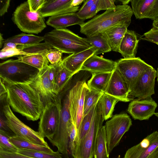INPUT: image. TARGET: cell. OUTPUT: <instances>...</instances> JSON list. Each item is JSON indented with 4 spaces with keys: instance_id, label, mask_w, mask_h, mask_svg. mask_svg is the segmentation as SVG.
I'll use <instances>...</instances> for the list:
<instances>
[{
    "instance_id": "d6a6232c",
    "label": "cell",
    "mask_w": 158,
    "mask_h": 158,
    "mask_svg": "<svg viewBox=\"0 0 158 158\" xmlns=\"http://www.w3.org/2000/svg\"><path fill=\"white\" fill-rule=\"evenodd\" d=\"M103 94L89 88L87 90L84 98L83 117L97 104Z\"/></svg>"
},
{
    "instance_id": "7bdbcfd3",
    "label": "cell",
    "mask_w": 158,
    "mask_h": 158,
    "mask_svg": "<svg viewBox=\"0 0 158 158\" xmlns=\"http://www.w3.org/2000/svg\"><path fill=\"white\" fill-rule=\"evenodd\" d=\"M96 0H84V4L77 13L78 17L82 19L83 17L90 9Z\"/></svg>"
},
{
    "instance_id": "ba28073f",
    "label": "cell",
    "mask_w": 158,
    "mask_h": 158,
    "mask_svg": "<svg viewBox=\"0 0 158 158\" xmlns=\"http://www.w3.org/2000/svg\"><path fill=\"white\" fill-rule=\"evenodd\" d=\"M132 124L130 116L126 113L115 114L106 122L107 148L109 155L118 144L122 137L129 130Z\"/></svg>"
},
{
    "instance_id": "816d5d0a",
    "label": "cell",
    "mask_w": 158,
    "mask_h": 158,
    "mask_svg": "<svg viewBox=\"0 0 158 158\" xmlns=\"http://www.w3.org/2000/svg\"><path fill=\"white\" fill-rule=\"evenodd\" d=\"M0 96H1L6 94V91L4 84L1 80H0Z\"/></svg>"
},
{
    "instance_id": "484cf974",
    "label": "cell",
    "mask_w": 158,
    "mask_h": 158,
    "mask_svg": "<svg viewBox=\"0 0 158 158\" xmlns=\"http://www.w3.org/2000/svg\"><path fill=\"white\" fill-rule=\"evenodd\" d=\"M112 72L93 74L87 84L90 89L105 93L110 80Z\"/></svg>"
},
{
    "instance_id": "f35d334b",
    "label": "cell",
    "mask_w": 158,
    "mask_h": 158,
    "mask_svg": "<svg viewBox=\"0 0 158 158\" xmlns=\"http://www.w3.org/2000/svg\"><path fill=\"white\" fill-rule=\"evenodd\" d=\"M62 53L58 49L52 48L48 51L46 57L50 64H58L62 60Z\"/></svg>"
},
{
    "instance_id": "7c38bea8",
    "label": "cell",
    "mask_w": 158,
    "mask_h": 158,
    "mask_svg": "<svg viewBox=\"0 0 158 158\" xmlns=\"http://www.w3.org/2000/svg\"><path fill=\"white\" fill-rule=\"evenodd\" d=\"M152 67L139 57H136L120 59L116 61V68L123 77L130 92L140 74Z\"/></svg>"
},
{
    "instance_id": "8992f818",
    "label": "cell",
    "mask_w": 158,
    "mask_h": 158,
    "mask_svg": "<svg viewBox=\"0 0 158 158\" xmlns=\"http://www.w3.org/2000/svg\"><path fill=\"white\" fill-rule=\"evenodd\" d=\"M2 103V110L6 118L7 123L15 135L20 137L34 143L46 147H49L43 137L38 131H36L26 125L13 113L5 98H0Z\"/></svg>"
},
{
    "instance_id": "d590c367",
    "label": "cell",
    "mask_w": 158,
    "mask_h": 158,
    "mask_svg": "<svg viewBox=\"0 0 158 158\" xmlns=\"http://www.w3.org/2000/svg\"><path fill=\"white\" fill-rule=\"evenodd\" d=\"M14 136L0 130V150L11 152H17L19 149L12 143L11 137Z\"/></svg>"
},
{
    "instance_id": "8d00e7d4",
    "label": "cell",
    "mask_w": 158,
    "mask_h": 158,
    "mask_svg": "<svg viewBox=\"0 0 158 158\" xmlns=\"http://www.w3.org/2000/svg\"><path fill=\"white\" fill-rule=\"evenodd\" d=\"M17 152L33 158H62L61 154L58 151L53 153H47L24 149H19Z\"/></svg>"
},
{
    "instance_id": "ee69618b",
    "label": "cell",
    "mask_w": 158,
    "mask_h": 158,
    "mask_svg": "<svg viewBox=\"0 0 158 158\" xmlns=\"http://www.w3.org/2000/svg\"><path fill=\"white\" fill-rule=\"evenodd\" d=\"M47 0H28L31 11L37 12L42 7Z\"/></svg>"
},
{
    "instance_id": "d6986e66",
    "label": "cell",
    "mask_w": 158,
    "mask_h": 158,
    "mask_svg": "<svg viewBox=\"0 0 158 158\" xmlns=\"http://www.w3.org/2000/svg\"><path fill=\"white\" fill-rule=\"evenodd\" d=\"M133 14L136 19L158 18V0H131Z\"/></svg>"
},
{
    "instance_id": "8fae6325",
    "label": "cell",
    "mask_w": 158,
    "mask_h": 158,
    "mask_svg": "<svg viewBox=\"0 0 158 158\" xmlns=\"http://www.w3.org/2000/svg\"><path fill=\"white\" fill-rule=\"evenodd\" d=\"M61 102L51 103L44 107L40 117L38 132L44 138L49 139L56 134L59 123Z\"/></svg>"
},
{
    "instance_id": "b9f144b4",
    "label": "cell",
    "mask_w": 158,
    "mask_h": 158,
    "mask_svg": "<svg viewBox=\"0 0 158 158\" xmlns=\"http://www.w3.org/2000/svg\"><path fill=\"white\" fill-rule=\"evenodd\" d=\"M114 0H98L97 7V13L101 10L114 9L116 8Z\"/></svg>"
},
{
    "instance_id": "7402d4cb",
    "label": "cell",
    "mask_w": 158,
    "mask_h": 158,
    "mask_svg": "<svg viewBox=\"0 0 158 158\" xmlns=\"http://www.w3.org/2000/svg\"><path fill=\"white\" fill-rule=\"evenodd\" d=\"M139 40L133 31L127 30L121 41L118 52L123 58L136 57Z\"/></svg>"
},
{
    "instance_id": "277c9868",
    "label": "cell",
    "mask_w": 158,
    "mask_h": 158,
    "mask_svg": "<svg viewBox=\"0 0 158 158\" xmlns=\"http://www.w3.org/2000/svg\"><path fill=\"white\" fill-rule=\"evenodd\" d=\"M12 20L21 31L28 34H38L46 27L44 17L38 12L30 11L27 1L17 7Z\"/></svg>"
},
{
    "instance_id": "db71d44e",
    "label": "cell",
    "mask_w": 158,
    "mask_h": 158,
    "mask_svg": "<svg viewBox=\"0 0 158 158\" xmlns=\"http://www.w3.org/2000/svg\"><path fill=\"white\" fill-rule=\"evenodd\" d=\"M5 39H4L2 36V34L0 33V48H1L3 46V44H4V41Z\"/></svg>"
},
{
    "instance_id": "f907efd6",
    "label": "cell",
    "mask_w": 158,
    "mask_h": 158,
    "mask_svg": "<svg viewBox=\"0 0 158 158\" xmlns=\"http://www.w3.org/2000/svg\"><path fill=\"white\" fill-rule=\"evenodd\" d=\"M18 45V44L13 42L6 43L4 44L2 49H6L10 48H17Z\"/></svg>"
},
{
    "instance_id": "2e32d148",
    "label": "cell",
    "mask_w": 158,
    "mask_h": 158,
    "mask_svg": "<svg viewBox=\"0 0 158 158\" xmlns=\"http://www.w3.org/2000/svg\"><path fill=\"white\" fill-rule=\"evenodd\" d=\"M157 106V104L152 98H137L129 104L127 111L135 120H148L154 114Z\"/></svg>"
},
{
    "instance_id": "7a4b0ae2",
    "label": "cell",
    "mask_w": 158,
    "mask_h": 158,
    "mask_svg": "<svg viewBox=\"0 0 158 158\" xmlns=\"http://www.w3.org/2000/svg\"><path fill=\"white\" fill-rule=\"evenodd\" d=\"M133 14L129 6L118 5L115 8L107 10L84 23L80 26V32L87 37H93L119 24L125 23L129 25Z\"/></svg>"
},
{
    "instance_id": "f1b7e54d",
    "label": "cell",
    "mask_w": 158,
    "mask_h": 158,
    "mask_svg": "<svg viewBox=\"0 0 158 158\" xmlns=\"http://www.w3.org/2000/svg\"><path fill=\"white\" fill-rule=\"evenodd\" d=\"M107 148L106 134L105 125L99 130L97 135L94 155V158H109Z\"/></svg>"
},
{
    "instance_id": "603a6c76",
    "label": "cell",
    "mask_w": 158,
    "mask_h": 158,
    "mask_svg": "<svg viewBox=\"0 0 158 158\" xmlns=\"http://www.w3.org/2000/svg\"><path fill=\"white\" fill-rule=\"evenodd\" d=\"M129 26L127 24L121 23L110 28L101 33L111 51L118 52L121 41Z\"/></svg>"
},
{
    "instance_id": "bcb514c9",
    "label": "cell",
    "mask_w": 158,
    "mask_h": 158,
    "mask_svg": "<svg viewBox=\"0 0 158 158\" xmlns=\"http://www.w3.org/2000/svg\"><path fill=\"white\" fill-rule=\"evenodd\" d=\"M57 65L58 64H50L49 65V78L50 81L53 85L54 88L55 85V80L57 74Z\"/></svg>"
},
{
    "instance_id": "52a82bcc",
    "label": "cell",
    "mask_w": 158,
    "mask_h": 158,
    "mask_svg": "<svg viewBox=\"0 0 158 158\" xmlns=\"http://www.w3.org/2000/svg\"><path fill=\"white\" fill-rule=\"evenodd\" d=\"M48 69L49 65L24 81L28 83L38 93L44 106L49 103L61 102L60 95L56 93L49 78Z\"/></svg>"
},
{
    "instance_id": "3957f363",
    "label": "cell",
    "mask_w": 158,
    "mask_h": 158,
    "mask_svg": "<svg viewBox=\"0 0 158 158\" xmlns=\"http://www.w3.org/2000/svg\"><path fill=\"white\" fill-rule=\"evenodd\" d=\"M45 42L62 53H77L92 47L85 38L79 36L66 28L54 29L43 36Z\"/></svg>"
},
{
    "instance_id": "681fc988",
    "label": "cell",
    "mask_w": 158,
    "mask_h": 158,
    "mask_svg": "<svg viewBox=\"0 0 158 158\" xmlns=\"http://www.w3.org/2000/svg\"><path fill=\"white\" fill-rule=\"evenodd\" d=\"M10 0H0V16L3 15L7 12L10 6Z\"/></svg>"
},
{
    "instance_id": "ab89813d",
    "label": "cell",
    "mask_w": 158,
    "mask_h": 158,
    "mask_svg": "<svg viewBox=\"0 0 158 158\" xmlns=\"http://www.w3.org/2000/svg\"><path fill=\"white\" fill-rule=\"evenodd\" d=\"M26 54L17 48H10L6 49H2L0 52V58L1 59Z\"/></svg>"
},
{
    "instance_id": "ffe728a7",
    "label": "cell",
    "mask_w": 158,
    "mask_h": 158,
    "mask_svg": "<svg viewBox=\"0 0 158 158\" xmlns=\"http://www.w3.org/2000/svg\"><path fill=\"white\" fill-rule=\"evenodd\" d=\"M116 61L101 57L94 54L88 58L82 65L81 70L91 74L111 73L115 69Z\"/></svg>"
},
{
    "instance_id": "4dcf8cb0",
    "label": "cell",
    "mask_w": 158,
    "mask_h": 158,
    "mask_svg": "<svg viewBox=\"0 0 158 158\" xmlns=\"http://www.w3.org/2000/svg\"><path fill=\"white\" fill-rule=\"evenodd\" d=\"M44 40L43 36L22 33L5 39L4 44L13 42L19 45H28L37 44Z\"/></svg>"
},
{
    "instance_id": "91938a15",
    "label": "cell",
    "mask_w": 158,
    "mask_h": 158,
    "mask_svg": "<svg viewBox=\"0 0 158 158\" xmlns=\"http://www.w3.org/2000/svg\"><path fill=\"white\" fill-rule=\"evenodd\" d=\"M116 158H121L120 156V155H119Z\"/></svg>"
},
{
    "instance_id": "f5cc1de1",
    "label": "cell",
    "mask_w": 158,
    "mask_h": 158,
    "mask_svg": "<svg viewBox=\"0 0 158 158\" xmlns=\"http://www.w3.org/2000/svg\"><path fill=\"white\" fill-rule=\"evenodd\" d=\"M84 0H72L71 3V6L72 7H75L78 6V5L81 4L83 2Z\"/></svg>"
},
{
    "instance_id": "60d3db41",
    "label": "cell",
    "mask_w": 158,
    "mask_h": 158,
    "mask_svg": "<svg viewBox=\"0 0 158 158\" xmlns=\"http://www.w3.org/2000/svg\"><path fill=\"white\" fill-rule=\"evenodd\" d=\"M141 39L156 44H158V28L153 27L148 31L144 33Z\"/></svg>"
},
{
    "instance_id": "74e56055",
    "label": "cell",
    "mask_w": 158,
    "mask_h": 158,
    "mask_svg": "<svg viewBox=\"0 0 158 158\" xmlns=\"http://www.w3.org/2000/svg\"><path fill=\"white\" fill-rule=\"evenodd\" d=\"M69 149L72 156L73 154L75 147V143L77 136V131L75 126L70 119L69 125Z\"/></svg>"
},
{
    "instance_id": "6f0895ef",
    "label": "cell",
    "mask_w": 158,
    "mask_h": 158,
    "mask_svg": "<svg viewBox=\"0 0 158 158\" xmlns=\"http://www.w3.org/2000/svg\"><path fill=\"white\" fill-rule=\"evenodd\" d=\"M157 72V82L158 83V68H157V69L156 70Z\"/></svg>"
},
{
    "instance_id": "c3c4849f",
    "label": "cell",
    "mask_w": 158,
    "mask_h": 158,
    "mask_svg": "<svg viewBox=\"0 0 158 158\" xmlns=\"http://www.w3.org/2000/svg\"><path fill=\"white\" fill-rule=\"evenodd\" d=\"M98 0H96L94 3L92 5L90 9L83 17L82 19H85L92 18L96 15L97 7Z\"/></svg>"
},
{
    "instance_id": "5b68a950",
    "label": "cell",
    "mask_w": 158,
    "mask_h": 158,
    "mask_svg": "<svg viewBox=\"0 0 158 158\" xmlns=\"http://www.w3.org/2000/svg\"><path fill=\"white\" fill-rule=\"evenodd\" d=\"M104 120L102 116L99 100L95 108L91 126L83 139L75 146L73 158H93L97 135L102 126Z\"/></svg>"
},
{
    "instance_id": "cb8c5ba5",
    "label": "cell",
    "mask_w": 158,
    "mask_h": 158,
    "mask_svg": "<svg viewBox=\"0 0 158 158\" xmlns=\"http://www.w3.org/2000/svg\"><path fill=\"white\" fill-rule=\"evenodd\" d=\"M84 21L78 17L77 13H71L50 17L46 24L54 29L64 28L75 25L80 26Z\"/></svg>"
},
{
    "instance_id": "f546056e",
    "label": "cell",
    "mask_w": 158,
    "mask_h": 158,
    "mask_svg": "<svg viewBox=\"0 0 158 158\" xmlns=\"http://www.w3.org/2000/svg\"><path fill=\"white\" fill-rule=\"evenodd\" d=\"M119 101L116 98L106 93H103L99 100L101 113L104 120L112 116L116 104Z\"/></svg>"
},
{
    "instance_id": "9c48e42d",
    "label": "cell",
    "mask_w": 158,
    "mask_h": 158,
    "mask_svg": "<svg viewBox=\"0 0 158 158\" xmlns=\"http://www.w3.org/2000/svg\"><path fill=\"white\" fill-rule=\"evenodd\" d=\"M89 89L85 81H79L67 95L71 120L76 127L77 134L83 117L85 96Z\"/></svg>"
},
{
    "instance_id": "e575fe53",
    "label": "cell",
    "mask_w": 158,
    "mask_h": 158,
    "mask_svg": "<svg viewBox=\"0 0 158 158\" xmlns=\"http://www.w3.org/2000/svg\"><path fill=\"white\" fill-rule=\"evenodd\" d=\"M17 48L26 55L42 52L53 48L45 42L28 45H18Z\"/></svg>"
},
{
    "instance_id": "9a60e30c",
    "label": "cell",
    "mask_w": 158,
    "mask_h": 158,
    "mask_svg": "<svg viewBox=\"0 0 158 158\" xmlns=\"http://www.w3.org/2000/svg\"><path fill=\"white\" fill-rule=\"evenodd\" d=\"M157 77L156 70L153 67L143 72L131 90L129 98L131 97L139 99L151 98L155 94V79Z\"/></svg>"
},
{
    "instance_id": "44dd1931",
    "label": "cell",
    "mask_w": 158,
    "mask_h": 158,
    "mask_svg": "<svg viewBox=\"0 0 158 158\" xmlns=\"http://www.w3.org/2000/svg\"><path fill=\"white\" fill-rule=\"evenodd\" d=\"M97 50L93 47L77 53H73L64 58L62 61L63 65L73 75L80 70L85 61L95 54Z\"/></svg>"
},
{
    "instance_id": "11a10c76",
    "label": "cell",
    "mask_w": 158,
    "mask_h": 158,
    "mask_svg": "<svg viewBox=\"0 0 158 158\" xmlns=\"http://www.w3.org/2000/svg\"><path fill=\"white\" fill-rule=\"evenodd\" d=\"M119 2H121L122 5H127L131 2V0H118Z\"/></svg>"
},
{
    "instance_id": "e0dca14e",
    "label": "cell",
    "mask_w": 158,
    "mask_h": 158,
    "mask_svg": "<svg viewBox=\"0 0 158 158\" xmlns=\"http://www.w3.org/2000/svg\"><path fill=\"white\" fill-rule=\"evenodd\" d=\"M130 91L127 85L120 73L116 69L112 76L105 93L111 95L119 101L127 102L131 101L129 97Z\"/></svg>"
},
{
    "instance_id": "d4e9b609",
    "label": "cell",
    "mask_w": 158,
    "mask_h": 158,
    "mask_svg": "<svg viewBox=\"0 0 158 158\" xmlns=\"http://www.w3.org/2000/svg\"><path fill=\"white\" fill-rule=\"evenodd\" d=\"M48 50L42 52L16 56L19 61L32 66L39 70L48 67L49 62L46 57Z\"/></svg>"
},
{
    "instance_id": "680465c9",
    "label": "cell",
    "mask_w": 158,
    "mask_h": 158,
    "mask_svg": "<svg viewBox=\"0 0 158 158\" xmlns=\"http://www.w3.org/2000/svg\"><path fill=\"white\" fill-rule=\"evenodd\" d=\"M154 115H155V116L158 117V112L157 113H155Z\"/></svg>"
},
{
    "instance_id": "9f6ffc18",
    "label": "cell",
    "mask_w": 158,
    "mask_h": 158,
    "mask_svg": "<svg viewBox=\"0 0 158 158\" xmlns=\"http://www.w3.org/2000/svg\"><path fill=\"white\" fill-rule=\"evenodd\" d=\"M152 26L158 28V18L153 21Z\"/></svg>"
},
{
    "instance_id": "1f68e13d",
    "label": "cell",
    "mask_w": 158,
    "mask_h": 158,
    "mask_svg": "<svg viewBox=\"0 0 158 158\" xmlns=\"http://www.w3.org/2000/svg\"><path fill=\"white\" fill-rule=\"evenodd\" d=\"M85 40L92 47L97 50L95 54L96 55L111 51L107 41L101 34L93 37H87Z\"/></svg>"
},
{
    "instance_id": "836d02e7",
    "label": "cell",
    "mask_w": 158,
    "mask_h": 158,
    "mask_svg": "<svg viewBox=\"0 0 158 158\" xmlns=\"http://www.w3.org/2000/svg\"><path fill=\"white\" fill-rule=\"evenodd\" d=\"M97 104L86 115L83 117L77 133L75 147L83 139L89 129Z\"/></svg>"
},
{
    "instance_id": "6da1fadb",
    "label": "cell",
    "mask_w": 158,
    "mask_h": 158,
    "mask_svg": "<svg viewBox=\"0 0 158 158\" xmlns=\"http://www.w3.org/2000/svg\"><path fill=\"white\" fill-rule=\"evenodd\" d=\"M5 87L6 99L13 111L29 120L40 118L44 105L36 91L27 83L14 81L0 77Z\"/></svg>"
},
{
    "instance_id": "4316f807",
    "label": "cell",
    "mask_w": 158,
    "mask_h": 158,
    "mask_svg": "<svg viewBox=\"0 0 158 158\" xmlns=\"http://www.w3.org/2000/svg\"><path fill=\"white\" fill-rule=\"evenodd\" d=\"M73 75V73L63 65L62 61L58 64L54 86L57 94L60 95Z\"/></svg>"
},
{
    "instance_id": "7dc6e473",
    "label": "cell",
    "mask_w": 158,
    "mask_h": 158,
    "mask_svg": "<svg viewBox=\"0 0 158 158\" xmlns=\"http://www.w3.org/2000/svg\"><path fill=\"white\" fill-rule=\"evenodd\" d=\"M0 118V130L2 131L11 135V133L13 132L8 127L6 122L5 116L2 110L1 109Z\"/></svg>"
},
{
    "instance_id": "30bf717a",
    "label": "cell",
    "mask_w": 158,
    "mask_h": 158,
    "mask_svg": "<svg viewBox=\"0 0 158 158\" xmlns=\"http://www.w3.org/2000/svg\"><path fill=\"white\" fill-rule=\"evenodd\" d=\"M60 118L58 127L53 137L49 139L56 147L58 151L65 158L69 157V125L71 118L68 107L67 95L61 102Z\"/></svg>"
},
{
    "instance_id": "4fadbf2b",
    "label": "cell",
    "mask_w": 158,
    "mask_h": 158,
    "mask_svg": "<svg viewBox=\"0 0 158 158\" xmlns=\"http://www.w3.org/2000/svg\"><path fill=\"white\" fill-rule=\"evenodd\" d=\"M39 71L18 59L8 60L0 64V77L14 81L24 82Z\"/></svg>"
},
{
    "instance_id": "5bb4252c",
    "label": "cell",
    "mask_w": 158,
    "mask_h": 158,
    "mask_svg": "<svg viewBox=\"0 0 158 158\" xmlns=\"http://www.w3.org/2000/svg\"><path fill=\"white\" fill-rule=\"evenodd\" d=\"M123 158H158V131L153 132L128 149Z\"/></svg>"
},
{
    "instance_id": "83f0119b",
    "label": "cell",
    "mask_w": 158,
    "mask_h": 158,
    "mask_svg": "<svg viewBox=\"0 0 158 158\" xmlns=\"http://www.w3.org/2000/svg\"><path fill=\"white\" fill-rule=\"evenodd\" d=\"M10 140L19 150L24 149L47 153H53L55 152L49 147L37 144L15 135L11 137Z\"/></svg>"
},
{
    "instance_id": "94428289",
    "label": "cell",
    "mask_w": 158,
    "mask_h": 158,
    "mask_svg": "<svg viewBox=\"0 0 158 158\" xmlns=\"http://www.w3.org/2000/svg\"><path fill=\"white\" fill-rule=\"evenodd\" d=\"M157 44V45H158V44Z\"/></svg>"
},
{
    "instance_id": "ac0fdd59",
    "label": "cell",
    "mask_w": 158,
    "mask_h": 158,
    "mask_svg": "<svg viewBox=\"0 0 158 158\" xmlns=\"http://www.w3.org/2000/svg\"><path fill=\"white\" fill-rule=\"evenodd\" d=\"M72 0H47L38 12L43 17L75 13L79 6L72 7Z\"/></svg>"
},
{
    "instance_id": "f6af8a7d",
    "label": "cell",
    "mask_w": 158,
    "mask_h": 158,
    "mask_svg": "<svg viewBox=\"0 0 158 158\" xmlns=\"http://www.w3.org/2000/svg\"><path fill=\"white\" fill-rule=\"evenodd\" d=\"M0 158H33L18 152H11L0 150Z\"/></svg>"
}]
</instances>
